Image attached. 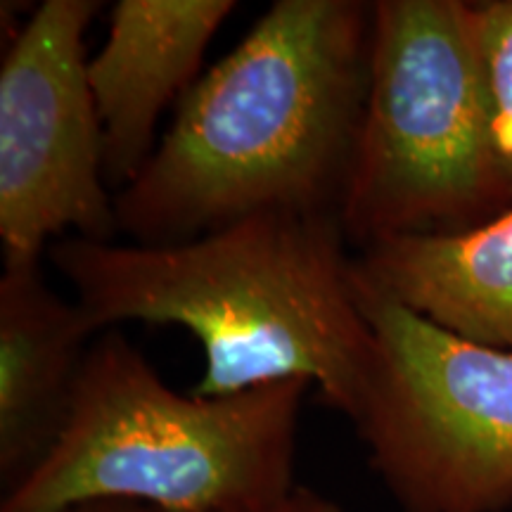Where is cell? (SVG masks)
<instances>
[{"mask_svg": "<svg viewBox=\"0 0 512 512\" xmlns=\"http://www.w3.org/2000/svg\"><path fill=\"white\" fill-rule=\"evenodd\" d=\"M370 5L278 0L192 83L114 197L133 245H178L264 211H339L368 88Z\"/></svg>", "mask_w": 512, "mask_h": 512, "instance_id": "6da1fadb", "label": "cell"}, {"mask_svg": "<svg viewBox=\"0 0 512 512\" xmlns=\"http://www.w3.org/2000/svg\"><path fill=\"white\" fill-rule=\"evenodd\" d=\"M339 211H264L178 245L62 238L48 247L98 330L178 325L200 342L197 396L304 380L354 422L375 337Z\"/></svg>", "mask_w": 512, "mask_h": 512, "instance_id": "7a4b0ae2", "label": "cell"}, {"mask_svg": "<svg viewBox=\"0 0 512 512\" xmlns=\"http://www.w3.org/2000/svg\"><path fill=\"white\" fill-rule=\"evenodd\" d=\"M304 380L233 396H183L117 330L93 339L69 418L0 512H64L124 498L159 512H242L297 489Z\"/></svg>", "mask_w": 512, "mask_h": 512, "instance_id": "3957f363", "label": "cell"}, {"mask_svg": "<svg viewBox=\"0 0 512 512\" xmlns=\"http://www.w3.org/2000/svg\"><path fill=\"white\" fill-rule=\"evenodd\" d=\"M512 207L491 145L470 3H370L368 88L339 219L358 249L463 233Z\"/></svg>", "mask_w": 512, "mask_h": 512, "instance_id": "277c9868", "label": "cell"}, {"mask_svg": "<svg viewBox=\"0 0 512 512\" xmlns=\"http://www.w3.org/2000/svg\"><path fill=\"white\" fill-rule=\"evenodd\" d=\"M354 292L375 337L354 427L401 512L512 508V351L451 335L356 278Z\"/></svg>", "mask_w": 512, "mask_h": 512, "instance_id": "5b68a950", "label": "cell"}, {"mask_svg": "<svg viewBox=\"0 0 512 512\" xmlns=\"http://www.w3.org/2000/svg\"><path fill=\"white\" fill-rule=\"evenodd\" d=\"M100 3L46 0L0 69V242L5 266L38 264L55 240L119 233L102 169L86 31Z\"/></svg>", "mask_w": 512, "mask_h": 512, "instance_id": "8992f818", "label": "cell"}, {"mask_svg": "<svg viewBox=\"0 0 512 512\" xmlns=\"http://www.w3.org/2000/svg\"><path fill=\"white\" fill-rule=\"evenodd\" d=\"M235 0H119L88 60L107 188L124 190L155 152L166 105L183 98Z\"/></svg>", "mask_w": 512, "mask_h": 512, "instance_id": "52a82bcc", "label": "cell"}, {"mask_svg": "<svg viewBox=\"0 0 512 512\" xmlns=\"http://www.w3.org/2000/svg\"><path fill=\"white\" fill-rule=\"evenodd\" d=\"M93 320L67 302L38 264L0 278V479L5 494L48 456L69 418L91 349Z\"/></svg>", "mask_w": 512, "mask_h": 512, "instance_id": "ba28073f", "label": "cell"}, {"mask_svg": "<svg viewBox=\"0 0 512 512\" xmlns=\"http://www.w3.org/2000/svg\"><path fill=\"white\" fill-rule=\"evenodd\" d=\"M354 278L467 342L512 351V207L463 233L363 247Z\"/></svg>", "mask_w": 512, "mask_h": 512, "instance_id": "9c48e42d", "label": "cell"}, {"mask_svg": "<svg viewBox=\"0 0 512 512\" xmlns=\"http://www.w3.org/2000/svg\"><path fill=\"white\" fill-rule=\"evenodd\" d=\"M491 145L512 197V0L470 3Z\"/></svg>", "mask_w": 512, "mask_h": 512, "instance_id": "30bf717a", "label": "cell"}, {"mask_svg": "<svg viewBox=\"0 0 512 512\" xmlns=\"http://www.w3.org/2000/svg\"><path fill=\"white\" fill-rule=\"evenodd\" d=\"M242 512H342V508L332 498L318 494V491L309 489V486H297L283 501L266 505V508Z\"/></svg>", "mask_w": 512, "mask_h": 512, "instance_id": "8fae6325", "label": "cell"}, {"mask_svg": "<svg viewBox=\"0 0 512 512\" xmlns=\"http://www.w3.org/2000/svg\"><path fill=\"white\" fill-rule=\"evenodd\" d=\"M64 512H159L157 508H150L145 503L124 501V498H95V501H86L79 505H72Z\"/></svg>", "mask_w": 512, "mask_h": 512, "instance_id": "7c38bea8", "label": "cell"}]
</instances>
